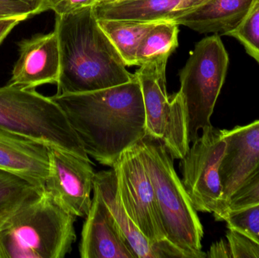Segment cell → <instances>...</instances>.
I'll use <instances>...</instances> for the list:
<instances>
[{
	"label": "cell",
	"instance_id": "cell-1",
	"mask_svg": "<svg viewBox=\"0 0 259 258\" xmlns=\"http://www.w3.org/2000/svg\"><path fill=\"white\" fill-rule=\"evenodd\" d=\"M51 98L65 112L87 154L101 165L112 168L146 135L143 93L136 76L107 89Z\"/></svg>",
	"mask_w": 259,
	"mask_h": 258
},
{
	"label": "cell",
	"instance_id": "cell-5",
	"mask_svg": "<svg viewBox=\"0 0 259 258\" xmlns=\"http://www.w3.org/2000/svg\"><path fill=\"white\" fill-rule=\"evenodd\" d=\"M0 130L91 161L60 106L51 97L44 96L35 89L9 84L0 87Z\"/></svg>",
	"mask_w": 259,
	"mask_h": 258
},
{
	"label": "cell",
	"instance_id": "cell-21",
	"mask_svg": "<svg viewBox=\"0 0 259 258\" xmlns=\"http://www.w3.org/2000/svg\"><path fill=\"white\" fill-rule=\"evenodd\" d=\"M226 36L237 39L259 64V0H255L241 22Z\"/></svg>",
	"mask_w": 259,
	"mask_h": 258
},
{
	"label": "cell",
	"instance_id": "cell-12",
	"mask_svg": "<svg viewBox=\"0 0 259 258\" xmlns=\"http://www.w3.org/2000/svg\"><path fill=\"white\" fill-rule=\"evenodd\" d=\"M79 251L82 258H137L110 210L95 189L83 224Z\"/></svg>",
	"mask_w": 259,
	"mask_h": 258
},
{
	"label": "cell",
	"instance_id": "cell-17",
	"mask_svg": "<svg viewBox=\"0 0 259 258\" xmlns=\"http://www.w3.org/2000/svg\"><path fill=\"white\" fill-rule=\"evenodd\" d=\"M255 0H208L175 20L200 33L226 35L246 16Z\"/></svg>",
	"mask_w": 259,
	"mask_h": 258
},
{
	"label": "cell",
	"instance_id": "cell-4",
	"mask_svg": "<svg viewBox=\"0 0 259 258\" xmlns=\"http://www.w3.org/2000/svg\"><path fill=\"white\" fill-rule=\"evenodd\" d=\"M149 174L167 240L187 258H205L203 227L162 142L146 134L137 144Z\"/></svg>",
	"mask_w": 259,
	"mask_h": 258
},
{
	"label": "cell",
	"instance_id": "cell-22",
	"mask_svg": "<svg viewBox=\"0 0 259 258\" xmlns=\"http://www.w3.org/2000/svg\"><path fill=\"white\" fill-rule=\"evenodd\" d=\"M256 204H259V164L230 198L225 216L231 211L240 210Z\"/></svg>",
	"mask_w": 259,
	"mask_h": 258
},
{
	"label": "cell",
	"instance_id": "cell-8",
	"mask_svg": "<svg viewBox=\"0 0 259 258\" xmlns=\"http://www.w3.org/2000/svg\"><path fill=\"white\" fill-rule=\"evenodd\" d=\"M226 148L223 130L211 125L204 128L202 136L193 141L180 164L181 181L195 210L212 213L217 221H223L220 168Z\"/></svg>",
	"mask_w": 259,
	"mask_h": 258
},
{
	"label": "cell",
	"instance_id": "cell-7",
	"mask_svg": "<svg viewBox=\"0 0 259 258\" xmlns=\"http://www.w3.org/2000/svg\"><path fill=\"white\" fill-rule=\"evenodd\" d=\"M167 60L140 66L135 72L141 86L146 134L162 142L173 159H182L190 148L185 104L181 92L167 95Z\"/></svg>",
	"mask_w": 259,
	"mask_h": 258
},
{
	"label": "cell",
	"instance_id": "cell-19",
	"mask_svg": "<svg viewBox=\"0 0 259 258\" xmlns=\"http://www.w3.org/2000/svg\"><path fill=\"white\" fill-rule=\"evenodd\" d=\"M179 24L175 21L157 23L140 42L136 53V65L167 60L178 46Z\"/></svg>",
	"mask_w": 259,
	"mask_h": 258
},
{
	"label": "cell",
	"instance_id": "cell-14",
	"mask_svg": "<svg viewBox=\"0 0 259 258\" xmlns=\"http://www.w3.org/2000/svg\"><path fill=\"white\" fill-rule=\"evenodd\" d=\"M94 189L98 191L104 200L137 258H187L181 250L170 242L152 243L137 228L120 199L116 174L113 169L97 173Z\"/></svg>",
	"mask_w": 259,
	"mask_h": 258
},
{
	"label": "cell",
	"instance_id": "cell-16",
	"mask_svg": "<svg viewBox=\"0 0 259 258\" xmlns=\"http://www.w3.org/2000/svg\"><path fill=\"white\" fill-rule=\"evenodd\" d=\"M208 0H118L94 6L98 19L175 21Z\"/></svg>",
	"mask_w": 259,
	"mask_h": 258
},
{
	"label": "cell",
	"instance_id": "cell-24",
	"mask_svg": "<svg viewBox=\"0 0 259 258\" xmlns=\"http://www.w3.org/2000/svg\"><path fill=\"white\" fill-rule=\"evenodd\" d=\"M226 238L233 258H259V244L250 236L228 228Z\"/></svg>",
	"mask_w": 259,
	"mask_h": 258
},
{
	"label": "cell",
	"instance_id": "cell-15",
	"mask_svg": "<svg viewBox=\"0 0 259 258\" xmlns=\"http://www.w3.org/2000/svg\"><path fill=\"white\" fill-rule=\"evenodd\" d=\"M0 169L44 188L50 170L49 145L0 130Z\"/></svg>",
	"mask_w": 259,
	"mask_h": 258
},
{
	"label": "cell",
	"instance_id": "cell-9",
	"mask_svg": "<svg viewBox=\"0 0 259 258\" xmlns=\"http://www.w3.org/2000/svg\"><path fill=\"white\" fill-rule=\"evenodd\" d=\"M112 169L116 174L120 199L133 223L152 243L169 242L160 218L153 186L137 144L121 154Z\"/></svg>",
	"mask_w": 259,
	"mask_h": 258
},
{
	"label": "cell",
	"instance_id": "cell-30",
	"mask_svg": "<svg viewBox=\"0 0 259 258\" xmlns=\"http://www.w3.org/2000/svg\"><path fill=\"white\" fill-rule=\"evenodd\" d=\"M116 1H118V0H99L98 3L97 5L106 4V3H114V2Z\"/></svg>",
	"mask_w": 259,
	"mask_h": 258
},
{
	"label": "cell",
	"instance_id": "cell-11",
	"mask_svg": "<svg viewBox=\"0 0 259 258\" xmlns=\"http://www.w3.org/2000/svg\"><path fill=\"white\" fill-rule=\"evenodd\" d=\"M19 57L8 84L26 89L56 83L60 75V51L56 32L36 34L18 42Z\"/></svg>",
	"mask_w": 259,
	"mask_h": 258
},
{
	"label": "cell",
	"instance_id": "cell-26",
	"mask_svg": "<svg viewBox=\"0 0 259 258\" xmlns=\"http://www.w3.org/2000/svg\"><path fill=\"white\" fill-rule=\"evenodd\" d=\"M99 0H50V10L56 15L72 13L80 9L94 7Z\"/></svg>",
	"mask_w": 259,
	"mask_h": 258
},
{
	"label": "cell",
	"instance_id": "cell-23",
	"mask_svg": "<svg viewBox=\"0 0 259 258\" xmlns=\"http://www.w3.org/2000/svg\"><path fill=\"white\" fill-rule=\"evenodd\" d=\"M224 221L228 228L239 230L259 244V204L228 212Z\"/></svg>",
	"mask_w": 259,
	"mask_h": 258
},
{
	"label": "cell",
	"instance_id": "cell-13",
	"mask_svg": "<svg viewBox=\"0 0 259 258\" xmlns=\"http://www.w3.org/2000/svg\"><path fill=\"white\" fill-rule=\"evenodd\" d=\"M223 132L227 142L220 168L224 221L230 198L259 164V120Z\"/></svg>",
	"mask_w": 259,
	"mask_h": 258
},
{
	"label": "cell",
	"instance_id": "cell-20",
	"mask_svg": "<svg viewBox=\"0 0 259 258\" xmlns=\"http://www.w3.org/2000/svg\"><path fill=\"white\" fill-rule=\"evenodd\" d=\"M44 191V187L0 169V229L21 206Z\"/></svg>",
	"mask_w": 259,
	"mask_h": 258
},
{
	"label": "cell",
	"instance_id": "cell-28",
	"mask_svg": "<svg viewBox=\"0 0 259 258\" xmlns=\"http://www.w3.org/2000/svg\"><path fill=\"white\" fill-rule=\"evenodd\" d=\"M27 19L28 18L24 16L0 18V45L15 26L18 25L21 21Z\"/></svg>",
	"mask_w": 259,
	"mask_h": 258
},
{
	"label": "cell",
	"instance_id": "cell-29",
	"mask_svg": "<svg viewBox=\"0 0 259 258\" xmlns=\"http://www.w3.org/2000/svg\"><path fill=\"white\" fill-rule=\"evenodd\" d=\"M21 16L27 17L25 16V15H21V14L18 13V12H15V11L12 10V9H9V8L0 4V18ZM27 18H28V17H27Z\"/></svg>",
	"mask_w": 259,
	"mask_h": 258
},
{
	"label": "cell",
	"instance_id": "cell-3",
	"mask_svg": "<svg viewBox=\"0 0 259 258\" xmlns=\"http://www.w3.org/2000/svg\"><path fill=\"white\" fill-rule=\"evenodd\" d=\"M76 218L44 189L0 229V258L65 257L76 240Z\"/></svg>",
	"mask_w": 259,
	"mask_h": 258
},
{
	"label": "cell",
	"instance_id": "cell-6",
	"mask_svg": "<svg viewBox=\"0 0 259 258\" xmlns=\"http://www.w3.org/2000/svg\"><path fill=\"white\" fill-rule=\"evenodd\" d=\"M229 56L220 36L199 41L180 72L181 92L185 104L190 142L199 130L211 125V117L225 83Z\"/></svg>",
	"mask_w": 259,
	"mask_h": 258
},
{
	"label": "cell",
	"instance_id": "cell-10",
	"mask_svg": "<svg viewBox=\"0 0 259 258\" xmlns=\"http://www.w3.org/2000/svg\"><path fill=\"white\" fill-rule=\"evenodd\" d=\"M49 148L50 170L44 189L65 211L86 218L96 175L91 161L58 147Z\"/></svg>",
	"mask_w": 259,
	"mask_h": 258
},
{
	"label": "cell",
	"instance_id": "cell-27",
	"mask_svg": "<svg viewBox=\"0 0 259 258\" xmlns=\"http://www.w3.org/2000/svg\"><path fill=\"white\" fill-rule=\"evenodd\" d=\"M206 257L233 258L231 248L227 239H222L211 245L206 254Z\"/></svg>",
	"mask_w": 259,
	"mask_h": 258
},
{
	"label": "cell",
	"instance_id": "cell-18",
	"mask_svg": "<svg viewBox=\"0 0 259 258\" xmlns=\"http://www.w3.org/2000/svg\"><path fill=\"white\" fill-rule=\"evenodd\" d=\"M127 66L136 65V53L140 42L158 22H141L127 20L98 19Z\"/></svg>",
	"mask_w": 259,
	"mask_h": 258
},
{
	"label": "cell",
	"instance_id": "cell-2",
	"mask_svg": "<svg viewBox=\"0 0 259 258\" xmlns=\"http://www.w3.org/2000/svg\"><path fill=\"white\" fill-rule=\"evenodd\" d=\"M54 30L60 51L57 95L107 89L135 77L100 27L94 7L56 15Z\"/></svg>",
	"mask_w": 259,
	"mask_h": 258
},
{
	"label": "cell",
	"instance_id": "cell-25",
	"mask_svg": "<svg viewBox=\"0 0 259 258\" xmlns=\"http://www.w3.org/2000/svg\"><path fill=\"white\" fill-rule=\"evenodd\" d=\"M0 4L29 18L50 10V0H0Z\"/></svg>",
	"mask_w": 259,
	"mask_h": 258
}]
</instances>
